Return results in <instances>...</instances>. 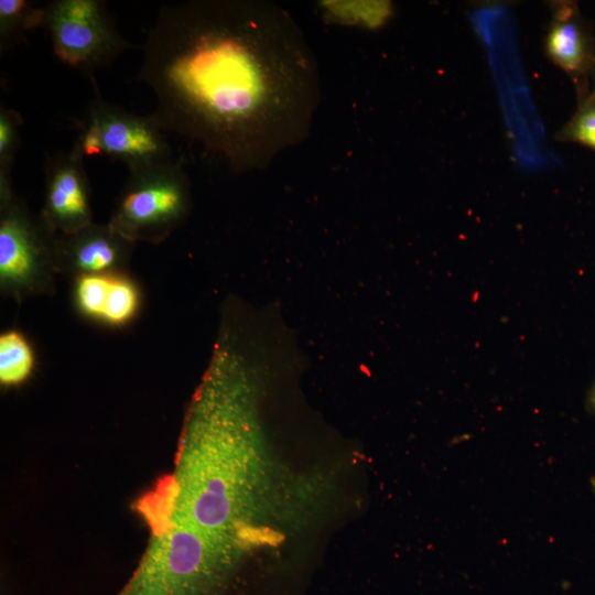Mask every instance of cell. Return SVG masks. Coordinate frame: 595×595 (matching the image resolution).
Segmentation results:
<instances>
[{"mask_svg": "<svg viewBox=\"0 0 595 595\" xmlns=\"http://www.w3.org/2000/svg\"><path fill=\"white\" fill-rule=\"evenodd\" d=\"M139 306L140 292L134 281L123 272L111 273L100 322L125 325L137 315Z\"/></svg>", "mask_w": 595, "mask_h": 595, "instance_id": "obj_11", "label": "cell"}, {"mask_svg": "<svg viewBox=\"0 0 595 595\" xmlns=\"http://www.w3.org/2000/svg\"><path fill=\"white\" fill-rule=\"evenodd\" d=\"M544 36L545 56L576 83L595 73L593 39L577 7L572 2H554Z\"/></svg>", "mask_w": 595, "mask_h": 595, "instance_id": "obj_8", "label": "cell"}, {"mask_svg": "<svg viewBox=\"0 0 595 595\" xmlns=\"http://www.w3.org/2000/svg\"><path fill=\"white\" fill-rule=\"evenodd\" d=\"M560 141L576 142L595 150V96H587L571 120L558 132Z\"/></svg>", "mask_w": 595, "mask_h": 595, "instance_id": "obj_14", "label": "cell"}, {"mask_svg": "<svg viewBox=\"0 0 595 595\" xmlns=\"http://www.w3.org/2000/svg\"><path fill=\"white\" fill-rule=\"evenodd\" d=\"M586 405L591 413L595 414V382L591 387L587 399H586Z\"/></svg>", "mask_w": 595, "mask_h": 595, "instance_id": "obj_15", "label": "cell"}, {"mask_svg": "<svg viewBox=\"0 0 595 595\" xmlns=\"http://www.w3.org/2000/svg\"><path fill=\"white\" fill-rule=\"evenodd\" d=\"M594 82H595V73H594ZM592 95L595 96V88H594V91L592 93Z\"/></svg>", "mask_w": 595, "mask_h": 595, "instance_id": "obj_16", "label": "cell"}, {"mask_svg": "<svg viewBox=\"0 0 595 595\" xmlns=\"http://www.w3.org/2000/svg\"><path fill=\"white\" fill-rule=\"evenodd\" d=\"M79 125L74 148L85 158L105 155L125 163L129 171L172 162L167 132L152 115L139 116L106 100L97 86Z\"/></svg>", "mask_w": 595, "mask_h": 595, "instance_id": "obj_4", "label": "cell"}, {"mask_svg": "<svg viewBox=\"0 0 595 595\" xmlns=\"http://www.w3.org/2000/svg\"><path fill=\"white\" fill-rule=\"evenodd\" d=\"M138 80L163 130L199 143L234 172L266 169L310 133L321 99L315 56L284 9L260 0L160 8Z\"/></svg>", "mask_w": 595, "mask_h": 595, "instance_id": "obj_1", "label": "cell"}, {"mask_svg": "<svg viewBox=\"0 0 595 595\" xmlns=\"http://www.w3.org/2000/svg\"><path fill=\"white\" fill-rule=\"evenodd\" d=\"M53 232L17 196L0 187V290L17 302L55 291L57 274Z\"/></svg>", "mask_w": 595, "mask_h": 595, "instance_id": "obj_3", "label": "cell"}, {"mask_svg": "<svg viewBox=\"0 0 595 595\" xmlns=\"http://www.w3.org/2000/svg\"><path fill=\"white\" fill-rule=\"evenodd\" d=\"M45 187L40 216L57 235L77 231L93 221L90 187L84 156L74 147L45 162Z\"/></svg>", "mask_w": 595, "mask_h": 595, "instance_id": "obj_6", "label": "cell"}, {"mask_svg": "<svg viewBox=\"0 0 595 595\" xmlns=\"http://www.w3.org/2000/svg\"><path fill=\"white\" fill-rule=\"evenodd\" d=\"M21 115L10 108L0 107V185L12 184V169L20 144Z\"/></svg>", "mask_w": 595, "mask_h": 595, "instance_id": "obj_13", "label": "cell"}, {"mask_svg": "<svg viewBox=\"0 0 595 595\" xmlns=\"http://www.w3.org/2000/svg\"><path fill=\"white\" fill-rule=\"evenodd\" d=\"M192 209L190 178L181 163L129 171L108 224L132 242L166 240Z\"/></svg>", "mask_w": 595, "mask_h": 595, "instance_id": "obj_2", "label": "cell"}, {"mask_svg": "<svg viewBox=\"0 0 595 595\" xmlns=\"http://www.w3.org/2000/svg\"><path fill=\"white\" fill-rule=\"evenodd\" d=\"M134 245L109 224L91 223L77 231L57 235V273L74 279L82 274L123 272Z\"/></svg>", "mask_w": 595, "mask_h": 595, "instance_id": "obj_7", "label": "cell"}, {"mask_svg": "<svg viewBox=\"0 0 595 595\" xmlns=\"http://www.w3.org/2000/svg\"><path fill=\"white\" fill-rule=\"evenodd\" d=\"M34 368V354L29 340L15 329L0 335V382L12 387L24 382Z\"/></svg>", "mask_w": 595, "mask_h": 595, "instance_id": "obj_9", "label": "cell"}, {"mask_svg": "<svg viewBox=\"0 0 595 595\" xmlns=\"http://www.w3.org/2000/svg\"><path fill=\"white\" fill-rule=\"evenodd\" d=\"M44 7L43 25L56 57L93 78L127 51L134 50L119 32L101 0H53Z\"/></svg>", "mask_w": 595, "mask_h": 595, "instance_id": "obj_5", "label": "cell"}, {"mask_svg": "<svg viewBox=\"0 0 595 595\" xmlns=\"http://www.w3.org/2000/svg\"><path fill=\"white\" fill-rule=\"evenodd\" d=\"M44 7L25 0H0V50L7 51L25 34L42 28Z\"/></svg>", "mask_w": 595, "mask_h": 595, "instance_id": "obj_10", "label": "cell"}, {"mask_svg": "<svg viewBox=\"0 0 595 595\" xmlns=\"http://www.w3.org/2000/svg\"><path fill=\"white\" fill-rule=\"evenodd\" d=\"M110 275L111 273H99L74 278V302L82 314L100 321Z\"/></svg>", "mask_w": 595, "mask_h": 595, "instance_id": "obj_12", "label": "cell"}]
</instances>
